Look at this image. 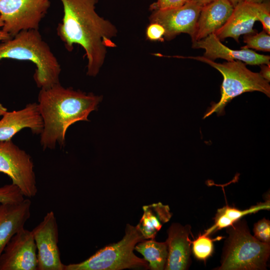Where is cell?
Segmentation results:
<instances>
[{"label": "cell", "mask_w": 270, "mask_h": 270, "mask_svg": "<svg viewBox=\"0 0 270 270\" xmlns=\"http://www.w3.org/2000/svg\"><path fill=\"white\" fill-rule=\"evenodd\" d=\"M146 34L147 40L152 42H163L165 30L158 23L150 22L146 28Z\"/></svg>", "instance_id": "obj_26"}, {"label": "cell", "mask_w": 270, "mask_h": 270, "mask_svg": "<svg viewBox=\"0 0 270 270\" xmlns=\"http://www.w3.org/2000/svg\"><path fill=\"white\" fill-rule=\"evenodd\" d=\"M166 241L168 256L164 270H184L188 268L191 254V226L173 223L168 230Z\"/></svg>", "instance_id": "obj_14"}, {"label": "cell", "mask_w": 270, "mask_h": 270, "mask_svg": "<svg viewBox=\"0 0 270 270\" xmlns=\"http://www.w3.org/2000/svg\"><path fill=\"white\" fill-rule=\"evenodd\" d=\"M256 20L248 3L244 2L234 8L226 22L214 34L220 40L232 38L238 42L240 36L256 33L253 26Z\"/></svg>", "instance_id": "obj_17"}, {"label": "cell", "mask_w": 270, "mask_h": 270, "mask_svg": "<svg viewBox=\"0 0 270 270\" xmlns=\"http://www.w3.org/2000/svg\"><path fill=\"white\" fill-rule=\"evenodd\" d=\"M144 240L136 226L128 224L120 241L104 247L82 262L64 264V270L148 269V262L134 252L136 244Z\"/></svg>", "instance_id": "obj_6"}, {"label": "cell", "mask_w": 270, "mask_h": 270, "mask_svg": "<svg viewBox=\"0 0 270 270\" xmlns=\"http://www.w3.org/2000/svg\"><path fill=\"white\" fill-rule=\"evenodd\" d=\"M234 8L228 0H216L202 7L192 42L204 38L222 28Z\"/></svg>", "instance_id": "obj_16"}, {"label": "cell", "mask_w": 270, "mask_h": 270, "mask_svg": "<svg viewBox=\"0 0 270 270\" xmlns=\"http://www.w3.org/2000/svg\"><path fill=\"white\" fill-rule=\"evenodd\" d=\"M7 110V108L0 102V116H2Z\"/></svg>", "instance_id": "obj_32"}, {"label": "cell", "mask_w": 270, "mask_h": 270, "mask_svg": "<svg viewBox=\"0 0 270 270\" xmlns=\"http://www.w3.org/2000/svg\"><path fill=\"white\" fill-rule=\"evenodd\" d=\"M64 16L56 28L57 34L68 52L80 46L88 60L86 74L96 76L102 66L108 48L116 44L112 38L118 30L96 11L98 0H60Z\"/></svg>", "instance_id": "obj_1"}, {"label": "cell", "mask_w": 270, "mask_h": 270, "mask_svg": "<svg viewBox=\"0 0 270 270\" xmlns=\"http://www.w3.org/2000/svg\"><path fill=\"white\" fill-rule=\"evenodd\" d=\"M191 0H156L150 6V10L170 9L180 7Z\"/></svg>", "instance_id": "obj_27"}, {"label": "cell", "mask_w": 270, "mask_h": 270, "mask_svg": "<svg viewBox=\"0 0 270 270\" xmlns=\"http://www.w3.org/2000/svg\"><path fill=\"white\" fill-rule=\"evenodd\" d=\"M50 6V0H0L2 30L12 38L22 30H38Z\"/></svg>", "instance_id": "obj_8"}, {"label": "cell", "mask_w": 270, "mask_h": 270, "mask_svg": "<svg viewBox=\"0 0 270 270\" xmlns=\"http://www.w3.org/2000/svg\"><path fill=\"white\" fill-rule=\"evenodd\" d=\"M24 199L19 188L12 183L0 187V203L18 202Z\"/></svg>", "instance_id": "obj_24"}, {"label": "cell", "mask_w": 270, "mask_h": 270, "mask_svg": "<svg viewBox=\"0 0 270 270\" xmlns=\"http://www.w3.org/2000/svg\"><path fill=\"white\" fill-rule=\"evenodd\" d=\"M0 172L11 179L24 197L36 196L38 188L32 159L12 140L0 141Z\"/></svg>", "instance_id": "obj_7"}, {"label": "cell", "mask_w": 270, "mask_h": 270, "mask_svg": "<svg viewBox=\"0 0 270 270\" xmlns=\"http://www.w3.org/2000/svg\"><path fill=\"white\" fill-rule=\"evenodd\" d=\"M134 250L144 256L150 270H164L168 256L166 242H158L154 239L144 240L136 244Z\"/></svg>", "instance_id": "obj_19"}, {"label": "cell", "mask_w": 270, "mask_h": 270, "mask_svg": "<svg viewBox=\"0 0 270 270\" xmlns=\"http://www.w3.org/2000/svg\"><path fill=\"white\" fill-rule=\"evenodd\" d=\"M37 249V270H64L58 248V228L54 212H48L31 230Z\"/></svg>", "instance_id": "obj_9"}, {"label": "cell", "mask_w": 270, "mask_h": 270, "mask_svg": "<svg viewBox=\"0 0 270 270\" xmlns=\"http://www.w3.org/2000/svg\"><path fill=\"white\" fill-rule=\"evenodd\" d=\"M246 46L242 48H253L263 52L270 51V36L264 30L260 33L246 34L244 36Z\"/></svg>", "instance_id": "obj_21"}, {"label": "cell", "mask_w": 270, "mask_h": 270, "mask_svg": "<svg viewBox=\"0 0 270 270\" xmlns=\"http://www.w3.org/2000/svg\"><path fill=\"white\" fill-rule=\"evenodd\" d=\"M226 241L220 270L266 269L270 256V244L252 236L247 224L240 220L226 228Z\"/></svg>", "instance_id": "obj_4"}, {"label": "cell", "mask_w": 270, "mask_h": 270, "mask_svg": "<svg viewBox=\"0 0 270 270\" xmlns=\"http://www.w3.org/2000/svg\"><path fill=\"white\" fill-rule=\"evenodd\" d=\"M254 236L260 241L270 244V222L265 218L259 220L254 225Z\"/></svg>", "instance_id": "obj_25"}, {"label": "cell", "mask_w": 270, "mask_h": 270, "mask_svg": "<svg viewBox=\"0 0 270 270\" xmlns=\"http://www.w3.org/2000/svg\"><path fill=\"white\" fill-rule=\"evenodd\" d=\"M36 242L32 231L24 228L16 233L0 256V270H37Z\"/></svg>", "instance_id": "obj_11"}, {"label": "cell", "mask_w": 270, "mask_h": 270, "mask_svg": "<svg viewBox=\"0 0 270 270\" xmlns=\"http://www.w3.org/2000/svg\"><path fill=\"white\" fill-rule=\"evenodd\" d=\"M28 128L34 134H40L43 120L36 102L27 104L18 110L6 111L0 120V141L11 140L24 128Z\"/></svg>", "instance_id": "obj_13"}, {"label": "cell", "mask_w": 270, "mask_h": 270, "mask_svg": "<svg viewBox=\"0 0 270 270\" xmlns=\"http://www.w3.org/2000/svg\"><path fill=\"white\" fill-rule=\"evenodd\" d=\"M192 42V48L204 49L203 56L212 60L222 58L228 61L240 60L250 65L270 64V56L259 54L249 48H230L223 44L214 33Z\"/></svg>", "instance_id": "obj_12"}, {"label": "cell", "mask_w": 270, "mask_h": 270, "mask_svg": "<svg viewBox=\"0 0 270 270\" xmlns=\"http://www.w3.org/2000/svg\"><path fill=\"white\" fill-rule=\"evenodd\" d=\"M248 6L263 26L264 30L270 34V3L267 0L260 3H248Z\"/></svg>", "instance_id": "obj_23"}, {"label": "cell", "mask_w": 270, "mask_h": 270, "mask_svg": "<svg viewBox=\"0 0 270 270\" xmlns=\"http://www.w3.org/2000/svg\"><path fill=\"white\" fill-rule=\"evenodd\" d=\"M216 0H191L202 8Z\"/></svg>", "instance_id": "obj_30"}, {"label": "cell", "mask_w": 270, "mask_h": 270, "mask_svg": "<svg viewBox=\"0 0 270 270\" xmlns=\"http://www.w3.org/2000/svg\"><path fill=\"white\" fill-rule=\"evenodd\" d=\"M201 9V6L190 1L180 7L152 10L149 20L164 28V39L167 40L181 33L188 34L192 39Z\"/></svg>", "instance_id": "obj_10"}, {"label": "cell", "mask_w": 270, "mask_h": 270, "mask_svg": "<svg viewBox=\"0 0 270 270\" xmlns=\"http://www.w3.org/2000/svg\"><path fill=\"white\" fill-rule=\"evenodd\" d=\"M213 240L208 235L204 234H200L197 238L192 241V252L197 259L205 260L212 254Z\"/></svg>", "instance_id": "obj_22"}, {"label": "cell", "mask_w": 270, "mask_h": 270, "mask_svg": "<svg viewBox=\"0 0 270 270\" xmlns=\"http://www.w3.org/2000/svg\"><path fill=\"white\" fill-rule=\"evenodd\" d=\"M270 0H244V2L248 3H260Z\"/></svg>", "instance_id": "obj_33"}, {"label": "cell", "mask_w": 270, "mask_h": 270, "mask_svg": "<svg viewBox=\"0 0 270 270\" xmlns=\"http://www.w3.org/2000/svg\"><path fill=\"white\" fill-rule=\"evenodd\" d=\"M269 208L270 200L261 202L243 210L226 205L217 210L214 218V225L206 230L204 234L208 236L216 230L231 226L244 215L255 212L261 210L269 209Z\"/></svg>", "instance_id": "obj_20"}, {"label": "cell", "mask_w": 270, "mask_h": 270, "mask_svg": "<svg viewBox=\"0 0 270 270\" xmlns=\"http://www.w3.org/2000/svg\"><path fill=\"white\" fill-rule=\"evenodd\" d=\"M4 22L0 16V42L8 40L10 38V36L4 30H2Z\"/></svg>", "instance_id": "obj_29"}, {"label": "cell", "mask_w": 270, "mask_h": 270, "mask_svg": "<svg viewBox=\"0 0 270 270\" xmlns=\"http://www.w3.org/2000/svg\"><path fill=\"white\" fill-rule=\"evenodd\" d=\"M31 206L28 198L18 202L0 203V256L11 238L24 228L30 217Z\"/></svg>", "instance_id": "obj_15"}, {"label": "cell", "mask_w": 270, "mask_h": 270, "mask_svg": "<svg viewBox=\"0 0 270 270\" xmlns=\"http://www.w3.org/2000/svg\"><path fill=\"white\" fill-rule=\"evenodd\" d=\"M143 214L136 226L144 240L154 239L163 224L172 216L168 205L154 203L142 207Z\"/></svg>", "instance_id": "obj_18"}, {"label": "cell", "mask_w": 270, "mask_h": 270, "mask_svg": "<svg viewBox=\"0 0 270 270\" xmlns=\"http://www.w3.org/2000/svg\"><path fill=\"white\" fill-rule=\"evenodd\" d=\"M260 72L259 73L262 78L267 80L270 81V64H260Z\"/></svg>", "instance_id": "obj_28"}, {"label": "cell", "mask_w": 270, "mask_h": 270, "mask_svg": "<svg viewBox=\"0 0 270 270\" xmlns=\"http://www.w3.org/2000/svg\"><path fill=\"white\" fill-rule=\"evenodd\" d=\"M173 57L194 59L206 63L218 70L223 76L220 100L216 103H212L204 118L214 112L218 116L223 115L226 105L234 98L246 92L258 91L270 96L269 82L262 78L259 73L248 69L242 61L236 60L219 64L203 56Z\"/></svg>", "instance_id": "obj_5"}, {"label": "cell", "mask_w": 270, "mask_h": 270, "mask_svg": "<svg viewBox=\"0 0 270 270\" xmlns=\"http://www.w3.org/2000/svg\"><path fill=\"white\" fill-rule=\"evenodd\" d=\"M234 8L238 4L244 2V0H228Z\"/></svg>", "instance_id": "obj_31"}, {"label": "cell", "mask_w": 270, "mask_h": 270, "mask_svg": "<svg viewBox=\"0 0 270 270\" xmlns=\"http://www.w3.org/2000/svg\"><path fill=\"white\" fill-rule=\"evenodd\" d=\"M4 58L26 60L36 66L34 80L40 88L60 82V64L38 30L20 32L0 42V60Z\"/></svg>", "instance_id": "obj_3"}, {"label": "cell", "mask_w": 270, "mask_h": 270, "mask_svg": "<svg viewBox=\"0 0 270 270\" xmlns=\"http://www.w3.org/2000/svg\"><path fill=\"white\" fill-rule=\"evenodd\" d=\"M102 100V96L66 88L60 82L40 88L38 104L44 123L40 134L42 148L54 149L57 144L62 146L68 128L77 122L88 121Z\"/></svg>", "instance_id": "obj_2"}]
</instances>
